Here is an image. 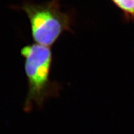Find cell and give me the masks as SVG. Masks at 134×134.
<instances>
[{
    "instance_id": "1",
    "label": "cell",
    "mask_w": 134,
    "mask_h": 134,
    "mask_svg": "<svg viewBox=\"0 0 134 134\" xmlns=\"http://www.w3.org/2000/svg\"><path fill=\"white\" fill-rule=\"evenodd\" d=\"M21 54L24 58V71L28 89L24 104L25 111L41 108L48 99L59 96L62 86L52 81L50 71L53 54L50 47L33 43L23 47Z\"/></svg>"
},
{
    "instance_id": "2",
    "label": "cell",
    "mask_w": 134,
    "mask_h": 134,
    "mask_svg": "<svg viewBox=\"0 0 134 134\" xmlns=\"http://www.w3.org/2000/svg\"><path fill=\"white\" fill-rule=\"evenodd\" d=\"M13 8L26 14L32 37L37 44L49 47L63 32H73L71 27L74 23V14L62 11L60 0H50L41 4L25 1L21 6Z\"/></svg>"
},
{
    "instance_id": "3",
    "label": "cell",
    "mask_w": 134,
    "mask_h": 134,
    "mask_svg": "<svg viewBox=\"0 0 134 134\" xmlns=\"http://www.w3.org/2000/svg\"><path fill=\"white\" fill-rule=\"evenodd\" d=\"M122 11L125 21L134 22V0H111Z\"/></svg>"
}]
</instances>
